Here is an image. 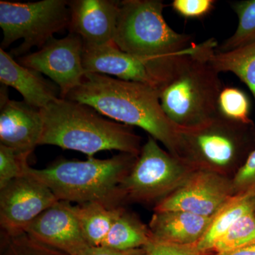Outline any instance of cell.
<instances>
[{
	"label": "cell",
	"mask_w": 255,
	"mask_h": 255,
	"mask_svg": "<svg viewBox=\"0 0 255 255\" xmlns=\"http://www.w3.org/2000/svg\"><path fill=\"white\" fill-rule=\"evenodd\" d=\"M65 99L90 106L124 125L143 129L171 154L184 159L179 128L164 114L154 87L86 73L81 85Z\"/></svg>",
	"instance_id": "cell-1"
},
{
	"label": "cell",
	"mask_w": 255,
	"mask_h": 255,
	"mask_svg": "<svg viewBox=\"0 0 255 255\" xmlns=\"http://www.w3.org/2000/svg\"><path fill=\"white\" fill-rule=\"evenodd\" d=\"M165 6L159 0L120 1L114 38L122 51L145 63L158 82L159 90L168 81L179 58L199 46L190 36L177 33L167 24Z\"/></svg>",
	"instance_id": "cell-2"
},
{
	"label": "cell",
	"mask_w": 255,
	"mask_h": 255,
	"mask_svg": "<svg viewBox=\"0 0 255 255\" xmlns=\"http://www.w3.org/2000/svg\"><path fill=\"white\" fill-rule=\"evenodd\" d=\"M41 112L43 130L39 145H56L89 157L113 150L140 155L141 137L130 127L107 120L90 106L59 98Z\"/></svg>",
	"instance_id": "cell-3"
},
{
	"label": "cell",
	"mask_w": 255,
	"mask_h": 255,
	"mask_svg": "<svg viewBox=\"0 0 255 255\" xmlns=\"http://www.w3.org/2000/svg\"><path fill=\"white\" fill-rule=\"evenodd\" d=\"M216 47L217 42L211 38L199 43L194 53L182 55L168 81L159 90L162 110L179 128L200 127L219 114L222 83L220 73L209 60Z\"/></svg>",
	"instance_id": "cell-4"
},
{
	"label": "cell",
	"mask_w": 255,
	"mask_h": 255,
	"mask_svg": "<svg viewBox=\"0 0 255 255\" xmlns=\"http://www.w3.org/2000/svg\"><path fill=\"white\" fill-rule=\"evenodd\" d=\"M138 156L121 152L106 159H58L44 169L27 166L29 174L49 188L59 201L105 203L121 206L119 187L131 170Z\"/></svg>",
	"instance_id": "cell-5"
},
{
	"label": "cell",
	"mask_w": 255,
	"mask_h": 255,
	"mask_svg": "<svg viewBox=\"0 0 255 255\" xmlns=\"http://www.w3.org/2000/svg\"><path fill=\"white\" fill-rule=\"evenodd\" d=\"M179 131L186 160L197 169L232 179L255 150L253 121L241 123L219 113L204 125Z\"/></svg>",
	"instance_id": "cell-6"
},
{
	"label": "cell",
	"mask_w": 255,
	"mask_h": 255,
	"mask_svg": "<svg viewBox=\"0 0 255 255\" xmlns=\"http://www.w3.org/2000/svg\"><path fill=\"white\" fill-rule=\"evenodd\" d=\"M196 169L149 137L131 170L119 185L120 204L131 201L157 204L182 185Z\"/></svg>",
	"instance_id": "cell-7"
},
{
	"label": "cell",
	"mask_w": 255,
	"mask_h": 255,
	"mask_svg": "<svg viewBox=\"0 0 255 255\" xmlns=\"http://www.w3.org/2000/svg\"><path fill=\"white\" fill-rule=\"evenodd\" d=\"M70 11L66 0H42L35 2L0 1V27L2 29L1 49L18 39L22 43L9 54L22 57L33 47L41 48L58 33L69 28Z\"/></svg>",
	"instance_id": "cell-8"
},
{
	"label": "cell",
	"mask_w": 255,
	"mask_h": 255,
	"mask_svg": "<svg viewBox=\"0 0 255 255\" xmlns=\"http://www.w3.org/2000/svg\"><path fill=\"white\" fill-rule=\"evenodd\" d=\"M84 42L75 33L65 38H50L41 49L18 58L26 68L44 74L59 87L60 98L65 99L81 85L85 71L82 65Z\"/></svg>",
	"instance_id": "cell-9"
},
{
	"label": "cell",
	"mask_w": 255,
	"mask_h": 255,
	"mask_svg": "<svg viewBox=\"0 0 255 255\" xmlns=\"http://www.w3.org/2000/svg\"><path fill=\"white\" fill-rule=\"evenodd\" d=\"M58 200L49 188L28 174L0 189V226L3 236L26 232L35 219Z\"/></svg>",
	"instance_id": "cell-10"
},
{
	"label": "cell",
	"mask_w": 255,
	"mask_h": 255,
	"mask_svg": "<svg viewBox=\"0 0 255 255\" xmlns=\"http://www.w3.org/2000/svg\"><path fill=\"white\" fill-rule=\"evenodd\" d=\"M236 193L233 179L196 169L174 192L155 204L154 211H181L213 218Z\"/></svg>",
	"instance_id": "cell-11"
},
{
	"label": "cell",
	"mask_w": 255,
	"mask_h": 255,
	"mask_svg": "<svg viewBox=\"0 0 255 255\" xmlns=\"http://www.w3.org/2000/svg\"><path fill=\"white\" fill-rule=\"evenodd\" d=\"M6 87L4 85L1 89L0 145L28 158L39 145L43 133L41 110L24 101L9 100Z\"/></svg>",
	"instance_id": "cell-12"
},
{
	"label": "cell",
	"mask_w": 255,
	"mask_h": 255,
	"mask_svg": "<svg viewBox=\"0 0 255 255\" xmlns=\"http://www.w3.org/2000/svg\"><path fill=\"white\" fill-rule=\"evenodd\" d=\"M26 234L42 244L68 255H79L87 243L78 220L68 201H58L28 226Z\"/></svg>",
	"instance_id": "cell-13"
},
{
	"label": "cell",
	"mask_w": 255,
	"mask_h": 255,
	"mask_svg": "<svg viewBox=\"0 0 255 255\" xmlns=\"http://www.w3.org/2000/svg\"><path fill=\"white\" fill-rule=\"evenodd\" d=\"M120 1L74 0L69 1L70 33L82 38L84 45L102 46L113 43Z\"/></svg>",
	"instance_id": "cell-14"
},
{
	"label": "cell",
	"mask_w": 255,
	"mask_h": 255,
	"mask_svg": "<svg viewBox=\"0 0 255 255\" xmlns=\"http://www.w3.org/2000/svg\"><path fill=\"white\" fill-rule=\"evenodd\" d=\"M82 65L86 73L117 77L125 81L140 82L159 90V84L142 60L122 51L113 43L102 46L84 45Z\"/></svg>",
	"instance_id": "cell-15"
},
{
	"label": "cell",
	"mask_w": 255,
	"mask_h": 255,
	"mask_svg": "<svg viewBox=\"0 0 255 255\" xmlns=\"http://www.w3.org/2000/svg\"><path fill=\"white\" fill-rule=\"evenodd\" d=\"M0 82L17 90L23 101L37 109L45 108L60 98L59 87L42 74L26 68L0 48Z\"/></svg>",
	"instance_id": "cell-16"
},
{
	"label": "cell",
	"mask_w": 255,
	"mask_h": 255,
	"mask_svg": "<svg viewBox=\"0 0 255 255\" xmlns=\"http://www.w3.org/2000/svg\"><path fill=\"white\" fill-rule=\"evenodd\" d=\"M213 218L181 211H155L148 228L152 241L178 246H196Z\"/></svg>",
	"instance_id": "cell-17"
},
{
	"label": "cell",
	"mask_w": 255,
	"mask_h": 255,
	"mask_svg": "<svg viewBox=\"0 0 255 255\" xmlns=\"http://www.w3.org/2000/svg\"><path fill=\"white\" fill-rule=\"evenodd\" d=\"M255 212V182L237 191L214 217L204 237L197 243L198 250L212 253L215 245L233 224Z\"/></svg>",
	"instance_id": "cell-18"
},
{
	"label": "cell",
	"mask_w": 255,
	"mask_h": 255,
	"mask_svg": "<svg viewBox=\"0 0 255 255\" xmlns=\"http://www.w3.org/2000/svg\"><path fill=\"white\" fill-rule=\"evenodd\" d=\"M82 233L92 247L102 246L114 222L122 214V206H114L94 201L73 206Z\"/></svg>",
	"instance_id": "cell-19"
},
{
	"label": "cell",
	"mask_w": 255,
	"mask_h": 255,
	"mask_svg": "<svg viewBox=\"0 0 255 255\" xmlns=\"http://www.w3.org/2000/svg\"><path fill=\"white\" fill-rule=\"evenodd\" d=\"M152 241L150 229L135 214L124 209L102 246L117 251L145 248Z\"/></svg>",
	"instance_id": "cell-20"
},
{
	"label": "cell",
	"mask_w": 255,
	"mask_h": 255,
	"mask_svg": "<svg viewBox=\"0 0 255 255\" xmlns=\"http://www.w3.org/2000/svg\"><path fill=\"white\" fill-rule=\"evenodd\" d=\"M209 60L218 73L235 74L251 90L255 102V42L229 50H215Z\"/></svg>",
	"instance_id": "cell-21"
},
{
	"label": "cell",
	"mask_w": 255,
	"mask_h": 255,
	"mask_svg": "<svg viewBox=\"0 0 255 255\" xmlns=\"http://www.w3.org/2000/svg\"><path fill=\"white\" fill-rule=\"evenodd\" d=\"M232 6L238 16V27L219 47V52L229 51L255 42V0L236 1Z\"/></svg>",
	"instance_id": "cell-22"
},
{
	"label": "cell",
	"mask_w": 255,
	"mask_h": 255,
	"mask_svg": "<svg viewBox=\"0 0 255 255\" xmlns=\"http://www.w3.org/2000/svg\"><path fill=\"white\" fill-rule=\"evenodd\" d=\"M251 102L248 96L238 87H223L218 100V110L222 117L241 123H250Z\"/></svg>",
	"instance_id": "cell-23"
},
{
	"label": "cell",
	"mask_w": 255,
	"mask_h": 255,
	"mask_svg": "<svg viewBox=\"0 0 255 255\" xmlns=\"http://www.w3.org/2000/svg\"><path fill=\"white\" fill-rule=\"evenodd\" d=\"M253 243H255V212L233 224L215 245L212 253H223Z\"/></svg>",
	"instance_id": "cell-24"
},
{
	"label": "cell",
	"mask_w": 255,
	"mask_h": 255,
	"mask_svg": "<svg viewBox=\"0 0 255 255\" xmlns=\"http://www.w3.org/2000/svg\"><path fill=\"white\" fill-rule=\"evenodd\" d=\"M3 238L6 248L4 255H68L42 244L26 233L12 237L3 236Z\"/></svg>",
	"instance_id": "cell-25"
},
{
	"label": "cell",
	"mask_w": 255,
	"mask_h": 255,
	"mask_svg": "<svg viewBox=\"0 0 255 255\" xmlns=\"http://www.w3.org/2000/svg\"><path fill=\"white\" fill-rule=\"evenodd\" d=\"M27 159L9 147L0 145V189L16 178L25 175L28 165Z\"/></svg>",
	"instance_id": "cell-26"
},
{
	"label": "cell",
	"mask_w": 255,
	"mask_h": 255,
	"mask_svg": "<svg viewBox=\"0 0 255 255\" xmlns=\"http://www.w3.org/2000/svg\"><path fill=\"white\" fill-rule=\"evenodd\" d=\"M216 1L213 0H174L172 9L178 14L187 18H201L214 9Z\"/></svg>",
	"instance_id": "cell-27"
},
{
	"label": "cell",
	"mask_w": 255,
	"mask_h": 255,
	"mask_svg": "<svg viewBox=\"0 0 255 255\" xmlns=\"http://www.w3.org/2000/svg\"><path fill=\"white\" fill-rule=\"evenodd\" d=\"M145 255H208L198 250L196 246H178L151 241L145 247Z\"/></svg>",
	"instance_id": "cell-28"
},
{
	"label": "cell",
	"mask_w": 255,
	"mask_h": 255,
	"mask_svg": "<svg viewBox=\"0 0 255 255\" xmlns=\"http://www.w3.org/2000/svg\"><path fill=\"white\" fill-rule=\"evenodd\" d=\"M255 182V150L252 152L246 162L233 178L236 192Z\"/></svg>",
	"instance_id": "cell-29"
},
{
	"label": "cell",
	"mask_w": 255,
	"mask_h": 255,
	"mask_svg": "<svg viewBox=\"0 0 255 255\" xmlns=\"http://www.w3.org/2000/svg\"><path fill=\"white\" fill-rule=\"evenodd\" d=\"M145 248L129 250V251H117L105 247H89L79 255H145Z\"/></svg>",
	"instance_id": "cell-30"
},
{
	"label": "cell",
	"mask_w": 255,
	"mask_h": 255,
	"mask_svg": "<svg viewBox=\"0 0 255 255\" xmlns=\"http://www.w3.org/2000/svg\"><path fill=\"white\" fill-rule=\"evenodd\" d=\"M216 255H255V243L241 247L223 253H215Z\"/></svg>",
	"instance_id": "cell-31"
},
{
	"label": "cell",
	"mask_w": 255,
	"mask_h": 255,
	"mask_svg": "<svg viewBox=\"0 0 255 255\" xmlns=\"http://www.w3.org/2000/svg\"><path fill=\"white\" fill-rule=\"evenodd\" d=\"M208 255H216V254H215V253H209V254Z\"/></svg>",
	"instance_id": "cell-32"
}]
</instances>
